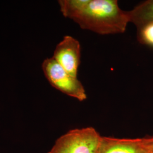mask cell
Returning a JSON list of instances; mask_svg holds the SVG:
<instances>
[{"mask_svg": "<svg viewBox=\"0 0 153 153\" xmlns=\"http://www.w3.org/2000/svg\"><path fill=\"white\" fill-rule=\"evenodd\" d=\"M61 12L82 29L100 35L122 33L129 19L116 0H60Z\"/></svg>", "mask_w": 153, "mask_h": 153, "instance_id": "cell-1", "label": "cell"}, {"mask_svg": "<svg viewBox=\"0 0 153 153\" xmlns=\"http://www.w3.org/2000/svg\"><path fill=\"white\" fill-rule=\"evenodd\" d=\"M42 69L44 76L53 88L80 102L88 98L81 81L66 71L53 57L47 58L43 61Z\"/></svg>", "mask_w": 153, "mask_h": 153, "instance_id": "cell-2", "label": "cell"}, {"mask_svg": "<svg viewBox=\"0 0 153 153\" xmlns=\"http://www.w3.org/2000/svg\"><path fill=\"white\" fill-rule=\"evenodd\" d=\"M81 57V49L79 41L71 36L66 35L56 45L52 57L68 73L77 78Z\"/></svg>", "mask_w": 153, "mask_h": 153, "instance_id": "cell-3", "label": "cell"}, {"mask_svg": "<svg viewBox=\"0 0 153 153\" xmlns=\"http://www.w3.org/2000/svg\"><path fill=\"white\" fill-rule=\"evenodd\" d=\"M151 146L150 137L126 139L102 136L99 153H149Z\"/></svg>", "mask_w": 153, "mask_h": 153, "instance_id": "cell-4", "label": "cell"}, {"mask_svg": "<svg viewBox=\"0 0 153 153\" xmlns=\"http://www.w3.org/2000/svg\"><path fill=\"white\" fill-rule=\"evenodd\" d=\"M129 22L137 29L153 22V0H148L140 4L131 11H128Z\"/></svg>", "mask_w": 153, "mask_h": 153, "instance_id": "cell-5", "label": "cell"}, {"mask_svg": "<svg viewBox=\"0 0 153 153\" xmlns=\"http://www.w3.org/2000/svg\"><path fill=\"white\" fill-rule=\"evenodd\" d=\"M137 39L141 44L153 47V22L137 29Z\"/></svg>", "mask_w": 153, "mask_h": 153, "instance_id": "cell-6", "label": "cell"}, {"mask_svg": "<svg viewBox=\"0 0 153 153\" xmlns=\"http://www.w3.org/2000/svg\"><path fill=\"white\" fill-rule=\"evenodd\" d=\"M48 153H70L58 141H56L54 146Z\"/></svg>", "mask_w": 153, "mask_h": 153, "instance_id": "cell-7", "label": "cell"}, {"mask_svg": "<svg viewBox=\"0 0 153 153\" xmlns=\"http://www.w3.org/2000/svg\"><path fill=\"white\" fill-rule=\"evenodd\" d=\"M151 139V138H150ZM151 149H150V152L149 153H153V147L152 146V142H151Z\"/></svg>", "mask_w": 153, "mask_h": 153, "instance_id": "cell-8", "label": "cell"}, {"mask_svg": "<svg viewBox=\"0 0 153 153\" xmlns=\"http://www.w3.org/2000/svg\"><path fill=\"white\" fill-rule=\"evenodd\" d=\"M151 138V142H152V145L153 147V137H150Z\"/></svg>", "mask_w": 153, "mask_h": 153, "instance_id": "cell-9", "label": "cell"}]
</instances>
